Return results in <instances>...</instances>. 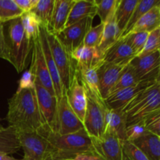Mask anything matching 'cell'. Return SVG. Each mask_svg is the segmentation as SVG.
I'll list each match as a JSON object with an SVG mask.
<instances>
[{
  "instance_id": "obj_1",
  "label": "cell",
  "mask_w": 160,
  "mask_h": 160,
  "mask_svg": "<svg viewBox=\"0 0 160 160\" xmlns=\"http://www.w3.org/2000/svg\"><path fill=\"white\" fill-rule=\"evenodd\" d=\"M6 120L9 123V126L13 127L17 132L40 134L45 130L34 88L16 92L8 100Z\"/></svg>"
},
{
  "instance_id": "obj_2",
  "label": "cell",
  "mask_w": 160,
  "mask_h": 160,
  "mask_svg": "<svg viewBox=\"0 0 160 160\" xmlns=\"http://www.w3.org/2000/svg\"><path fill=\"white\" fill-rule=\"evenodd\" d=\"M39 134L48 143L47 160H74L81 153L94 151L92 138L84 129L64 135L45 129Z\"/></svg>"
},
{
  "instance_id": "obj_3",
  "label": "cell",
  "mask_w": 160,
  "mask_h": 160,
  "mask_svg": "<svg viewBox=\"0 0 160 160\" xmlns=\"http://www.w3.org/2000/svg\"><path fill=\"white\" fill-rule=\"evenodd\" d=\"M6 23L7 24H3V28L7 48V61L20 73L28 66L33 41L27 38L20 18L14 19Z\"/></svg>"
},
{
  "instance_id": "obj_4",
  "label": "cell",
  "mask_w": 160,
  "mask_h": 160,
  "mask_svg": "<svg viewBox=\"0 0 160 160\" xmlns=\"http://www.w3.org/2000/svg\"><path fill=\"white\" fill-rule=\"evenodd\" d=\"M123 110L127 126L142 120L151 112L160 110V81L142 91Z\"/></svg>"
},
{
  "instance_id": "obj_5",
  "label": "cell",
  "mask_w": 160,
  "mask_h": 160,
  "mask_svg": "<svg viewBox=\"0 0 160 160\" xmlns=\"http://www.w3.org/2000/svg\"><path fill=\"white\" fill-rule=\"evenodd\" d=\"M46 37L65 93L75 75L76 63L72 59L71 55L62 46L56 34L48 31V28L46 30Z\"/></svg>"
},
{
  "instance_id": "obj_6",
  "label": "cell",
  "mask_w": 160,
  "mask_h": 160,
  "mask_svg": "<svg viewBox=\"0 0 160 160\" xmlns=\"http://www.w3.org/2000/svg\"><path fill=\"white\" fill-rule=\"evenodd\" d=\"M34 90L38 106L45 130L58 132V99L35 78Z\"/></svg>"
},
{
  "instance_id": "obj_7",
  "label": "cell",
  "mask_w": 160,
  "mask_h": 160,
  "mask_svg": "<svg viewBox=\"0 0 160 160\" xmlns=\"http://www.w3.org/2000/svg\"><path fill=\"white\" fill-rule=\"evenodd\" d=\"M105 102L98 101L88 95V104L83 125L90 138H98L106 133V112Z\"/></svg>"
},
{
  "instance_id": "obj_8",
  "label": "cell",
  "mask_w": 160,
  "mask_h": 160,
  "mask_svg": "<svg viewBox=\"0 0 160 160\" xmlns=\"http://www.w3.org/2000/svg\"><path fill=\"white\" fill-rule=\"evenodd\" d=\"M23 160H47L48 143L46 138L36 132H17Z\"/></svg>"
},
{
  "instance_id": "obj_9",
  "label": "cell",
  "mask_w": 160,
  "mask_h": 160,
  "mask_svg": "<svg viewBox=\"0 0 160 160\" xmlns=\"http://www.w3.org/2000/svg\"><path fill=\"white\" fill-rule=\"evenodd\" d=\"M140 82L160 81V51L145 56H136L130 62Z\"/></svg>"
},
{
  "instance_id": "obj_10",
  "label": "cell",
  "mask_w": 160,
  "mask_h": 160,
  "mask_svg": "<svg viewBox=\"0 0 160 160\" xmlns=\"http://www.w3.org/2000/svg\"><path fill=\"white\" fill-rule=\"evenodd\" d=\"M93 19V17H86L67 27L61 32L56 34L62 46L70 55L75 48L83 44L88 31L92 27Z\"/></svg>"
},
{
  "instance_id": "obj_11",
  "label": "cell",
  "mask_w": 160,
  "mask_h": 160,
  "mask_svg": "<svg viewBox=\"0 0 160 160\" xmlns=\"http://www.w3.org/2000/svg\"><path fill=\"white\" fill-rule=\"evenodd\" d=\"M29 69L34 73V77L38 80L41 84L46 90H48L52 95L56 96L52 81L49 72L47 68L46 62H45V59L44 57L43 52H42L38 38L33 41L31 66H30Z\"/></svg>"
},
{
  "instance_id": "obj_12",
  "label": "cell",
  "mask_w": 160,
  "mask_h": 160,
  "mask_svg": "<svg viewBox=\"0 0 160 160\" xmlns=\"http://www.w3.org/2000/svg\"><path fill=\"white\" fill-rule=\"evenodd\" d=\"M91 138L94 152L104 160H125L122 141L118 138L105 133L101 138Z\"/></svg>"
},
{
  "instance_id": "obj_13",
  "label": "cell",
  "mask_w": 160,
  "mask_h": 160,
  "mask_svg": "<svg viewBox=\"0 0 160 160\" xmlns=\"http://www.w3.org/2000/svg\"><path fill=\"white\" fill-rule=\"evenodd\" d=\"M84 129V125L67 102L64 94L58 101V132L59 134L76 133Z\"/></svg>"
},
{
  "instance_id": "obj_14",
  "label": "cell",
  "mask_w": 160,
  "mask_h": 160,
  "mask_svg": "<svg viewBox=\"0 0 160 160\" xmlns=\"http://www.w3.org/2000/svg\"><path fill=\"white\" fill-rule=\"evenodd\" d=\"M126 66L123 64L110 63L103 61L102 63L96 69L98 78V88L103 99L110 95L112 88L118 81Z\"/></svg>"
},
{
  "instance_id": "obj_15",
  "label": "cell",
  "mask_w": 160,
  "mask_h": 160,
  "mask_svg": "<svg viewBox=\"0 0 160 160\" xmlns=\"http://www.w3.org/2000/svg\"><path fill=\"white\" fill-rule=\"evenodd\" d=\"M67 102L74 113L83 123L88 104V95L85 88L81 84L75 73L70 87L65 92Z\"/></svg>"
},
{
  "instance_id": "obj_16",
  "label": "cell",
  "mask_w": 160,
  "mask_h": 160,
  "mask_svg": "<svg viewBox=\"0 0 160 160\" xmlns=\"http://www.w3.org/2000/svg\"><path fill=\"white\" fill-rule=\"evenodd\" d=\"M153 84L155 83L142 81L137 85L117 91L105 98V104L109 109H123L139 93Z\"/></svg>"
},
{
  "instance_id": "obj_17",
  "label": "cell",
  "mask_w": 160,
  "mask_h": 160,
  "mask_svg": "<svg viewBox=\"0 0 160 160\" xmlns=\"http://www.w3.org/2000/svg\"><path fill=\"white\" fill-rule=\"evenodd\" d=\"M46 30L47 28L43 26H40V33H39V42H40L41 47H42V52H43L44 57H45V62H46L47 68L49 72L50 77H51L52 81L53 88H54L56 96L58 101L62 98L64 95L63 87H62V82H61L60 77H59V72H58L56 66L55 64L53 58L52 56L51 51H50L49 45H48V41L46 37Z\"/></svg>"
},
{
  "instance_id": "obj_18",
  "label": "cell",
  "mask_w": 160,
  "mask_h": 160,
  "mask_svg": "<svg viewBox=\"0 0 160 160\" xmlns=\"http://www.w3.org/2000/svg\"><path fill=\"white\" fill-rule=\"evenodd\" d=\"M71 57L76 63V67L97 69L103 62V55L95 47L80 45L71 53Z\"/></svg>"
},
{
  "instance_id": "obj_19",
  "label": "cell",
  "mask_w": 160,
  "mask_h": 160,
  "mask_svg": "<svg viewBox=\"0 0 160 160\" xmlns=\"http://www.w3.org/2000/svg\"><path fill=\"white\" fill-rule=\"evenodd\" d=\"M136 57V54L123 38H120L103 54V61L114 64L128 65Z\"/></svg>"
},
{
  "instance_id": "obj_20",
  "label": "cell",
  "mask_w": 160,
  "mask_h": 160,
  "mask_svg": "<svg viewBox=\"0 0 160 160\" xmlns=\"http://www.w3.org/2000/svg\"><path fill=\"white\" fill-rule=\"evenodd\" d=\"M75 0H55L54 9L48 30L54 34H59L66 28L70 10Z\"/></svg>"
},
{
  "instance_id": "obj_21",
  "label": "cell",
  "mask_w": 160,
  "mask_h": 160,
  "mask_svg": "<svg viewBox=\"0 0 160 160\" xmlns=\"http://www.w3.org/2000/svg\"><path fill=\"white\" fill-rule=\"evenodd\" d=\"M126 117L123 109H109L106 112V133L121 141H126Z\"/></svg>"
},
{
  "instance_id": "obj_22",
  "label": "cell",
  "mask_w": 160,
  "mask_h": 160,
  "mask_svg": "<svg viewBox=\"0 0 160 160\" xmlns=\"http://www.w3.org/2000/svg\"><path fill=\"white\" fill-rule=\"evenodd\" d=\"M75 73L80 82L85 88L87 95L95 98L98 101H104L102 98L98 88V78L96 69L76 67Z\"/></svg>"
},
{
  "instance_id": "obj_23",
  "label": "cell",
  "mask_w": 160,
  "mask_h": 160,
  "mask_svg": "<svg viewBox=\"0 0 160 160\" xmlns=\"http://www.w3.org/2000/svg\"><path fill=\"white\" fill-rule=\"evenodd\" d=\"M149 160H160V137L147 132L131 142Z\"/></svg>"
},
{
  "instance_id": "obj_24",
  "label": "cell",
  "mask_w": 160,
  "mask_h": 160,
  "mask_svg": "<svg viewBox=\"0 0 160 160\" xmlns=\"http://www.w3.org/2000/svg\"><path fill=\"white\" fill-rule=\"evenodd\" d=\"M96 16L95 0H75V2L70 10L66 28L86 18L95 17Z\"/></svg>"
},
{
  "instance_id": "obj_25",
  "label": "cell",
  "mask_w": 160,
  "mask_h": 160,
  "mask_svg": "<svg viewBox=\"0 0 160 160\" xmlns=\"http://www.w3.org/2000/svg\"><path fill=\"white\" fill-rule=\"evenodd\" d=\"M159 27H160V5H157L141 17L131 28L129 33H150Z\"/></svg>"
},
{
  "instance_id": "obj_26",
  "label": "cell",
  "mask_w": 160,
  "mask_h": 160,
  "mask_svg": "<svg viewBox=\"0 0 160 160\" xmlns=\"http://www.w3.org/2000/svg\"><path fill=\"white\" fill-rule=\"evenodd\" d=\"M139 0H120L115 12V20L120 32V37L124 32L131 15Z\"/></svg>"
},
{
  "instance_id": "obj_27",
  "label": "cell",
  "mask_w": 160,
  "mask_h": 160,
  "mask_svg": "<svg viewBox=\"0 0 160 160\" xmlns=\"http://www.w3.org/2000/svg\"><path fill=\"white\" fill-rule=\"evenodd\" d=\"M20 149V145L15 128L12 126L4 128L0 131V153L11 155Z\"/></svg>"
},
{
  "instance_id": "obj_28",
  "label": "cell",
  "mask_w": 160,
  "mask_h": 160,
  "mask_svg": "<svg viewBox=\"0 0 160 160\" xmlns=\"http://www.w3.org/2000/svg\"><path fill=\"white\" fill-rule=\"evenodd\" d=\"M120 38V30L116 23L115 17H113L112 20L105 24L101 42L98 47V50L103 55L112 45H114L117 42Z\"/></svg>"
},
{
  "instance_id": "obj_29",
  "label": "cell",
  "mask_w": 160,
  "mask_h": 160,
  "mask_svg": "<svg viewBox=\"0 0 160 160\" xmlns=\"http://www.w3.org/2000/svg\"><path fill=\"white\" fill-rule=\"evenodd\" d=\"M55 0H38L31 12L36 16L41 26L48 28L54 9Z\"/></svg>"
},
{
  "instance_id": "obj_30",
  "label": "cell",
  "mask_w": 160,
  "mask_h": 160,
  "mask_svg": "<svg viewBox=\"0 0 160 160\" xmlns=\"http://www.w3.org/2000/svg\"><path fill=\"white\" fill-rule=\"evenodd\" d=\"M160 5V0H139L138 3L136 6L131 19L128 23L124 32L122 34L121 37H123L129 33L131 28L134 26L138 20L141 18L143 15H145L148 11H149L154 6ZM120 37V38H121Z\"/></svg>"
},
{
  "instance_id": "obj_31",
  "label": "cell",
  "mask_w": 160,
  "mask_h": 160,
  "mask_svg": "<svg viewBox=\"0 0 160 160\" xmlns=\"http://www.w3.org/2000/svg\"><path fill=\"white\" fill-rule=\"evenodd\" d=\"M27 38L31 41L38 38L40 33L41 23L32 12H23L20 17Z\"/></svg>"
},
{
  "instance_id": "obj_32",
  "label": "cell",
  "mask_w": 160,
  "mask_h": 160,
  "mask_svg": "<svg viewBox=\"0 0 160 160\" xmlns=\"http://www.w3.org/2000/svg\"><path fill=\"white\" fill-rule=\"evenodd\" d=\"M120 0H95L96 15L99 17L101 23L106 24L115 17V12Z\"/></svg>"
},
{
  "instance_id": "obj_33",
  "label": "cell",
  "mask_w": 160,
  "mask_h": 160,
  "mask_svg": "<svg viewBox=\"0 0 160 160\" xmlns=\"http://www.w3.org/2000/svg\"><path fill=\"white\" fill-rule=\"evenodd\" d=\"M23 12L18 7L14 0H0V22L7 23L14 19L20 18Z\"/></svg>"
},
{
  "instance_id": "obj_34",
  "label": "cell",
  "mask_w": 160,
  "mask_h": 160,
  "mask_svg": "<svg viewBox=\"0 0 160 160\" xmlns=\"http://www.w3.org/2000/svg\"><path fill=\"white\" fill-rule=\"evenodd\" d=\"M139 83H140V81H139L138 78L136 75L134 69L132 68V67L129 63L124 67L123 72H122L120 78H119L118 81H117L114 87L112 88L110 94L113 93L117 91L121 90V89L137 85Z\"/></svg>"
},
{
  "instance_id": "obj_35",
  "label": "cell",
  "mask_w": 160,
  "mask_h": 160,
  "mask_svg": "<svg viewBox=\"0 0 160 160\" xmlns=\"http://www.w3.org/2000/svg\"><path fill=\"white\" fill-rule=\"evenodd\" d=\"M148 34V32H131L121 38H123L129 44L137 56L143 50Z\"/></svg>"
},
{
  "instance_id": "obj_36",
  "label": "cell",
  "mask_w": 160,
  "mask_h": 160,
  "mask_svg": "<svg viewBox=\"0 0 160 160\" xmlns=\"http://www.w3.org/2000/svg\"><path fill=\"white\" fill-rule=\"evenodd\" d=\"M160 51V27L148 34L142 52L137 56H145Z\"/></svg>"
},
{
  "instance_id": "obj_37",
  "label": "cell",
  "mask_w": 160,
  "mask_h": 160,
  "mask_svg": "<svg viewBox=\"0 0 160 160\" xmlns=\"http://www.w3.org/2000/svg\"><path fill=\"white\" fill-rule=\"evenodd\" d=\"M104 28L105 24L102 23H100L95 27H92L88 31L82 45L85 46L98 48L101 42Z\"/></svg>"
},
{
  "instance_id": "obj_38",
  "label": "cell",
  "mask_w": 160,
  "mask_h": 160,
  "mask_svg": "<svg viewBox=\"0 0 160 160\" xmlns=\"http://www.w3.org/2000/svg\"><path fill=\"white\" fill-rule=\"evenodd\" d=\"M142 120L148 132L160 137V110L151 112Z\"/></svg>"
},
{
  "instance_id": "obj_39",
  "label": "cell",
  "mask_w": 160,
  "mask_h": 160,
  "mask_svg": "<svg viewBox=\"0 0 160 160\" xmlns=\"http://www.w3.org/2000/svg\"><path fill=\"white\" fill-rule=\"evenodd\" d=\"M147 132L148 131L145 129L143 120L131 123L128 125L126 128V141L133 142L146 134Z\"/></svg>"
},
{
  "instance_id": "obj_40",
  "label": "cell",
  "mask_w": 160,
  "mask_h": 160,
  "mask_svg": "<svg viewBox=\"0 0 160 160\" xmlns=\"http://www.w3.org/2000/svg\"><path fill=\"white\" fill-rule=\"evenodd\" d=\"M122 147L125 160H149L131 142L122 141Z\"/></svg>"
},
{
  "instance_id": "obj_41",
  "label": "cell",
  "mask_w": 160,
  "mask_h": 160,
  "mask_svg": "<svg viewBox=\"0 0 160 160\" xmlns=\"http://www.w3.org/2000/svg\"><path fill=\"white\" fill-rule=\"evenodd\" d=\"M34 81H35V77L30 69L24 71L19 81V85L17 92H20L23 89L34 88Z\"/></svg>"
},
{
  "instance_id": "obj_42",
  "label": "cell",
  "mask_w": 160,
  "mask_h": 160,
  "mask_svg": "<svg viewBox=\"0 0 160 160\" xmlns=\"http://www.w3.org/2000/svg\"><path fill=\"white\" fill-rule=\"evenodd\" d=\"M38 0H14L16 4L23 12H31L37 4Z\"/></svg>"
},
{
  "instance_id": "obj_43",
  "label": "cell",
  "mask_w": 160,
  "mask_h": 160,
  "mask_svg": "<svg viewBox=\"0 0 160 160\" xmlns=\"http://www.w3.org/2000/svg\"><path fill=\"white\" fill-rule=\"evenodd\" d=\"M0 58L7 60V48H6V40H5L4 35V28L3 23L0 25Z\"/></svg>"
},
{
  "instance_id": "obj_44",
  "label": "cell",
  "mask_w": 160,
  "mask_h": 160,
  "mask_svg": "<svg viewBox=\"0 0 160 160\" xmlns=\"http://www.w3.org/2000/svg\"><path fill=\"white\" fill-rule=\"evenodd\" d=\"M74 160H104L94 151H88L78 155Z\"/></svg>"
},
{
  "instance_id": "obj_45",
  "label": "cell",
  "mask_w": 160,
  "mask_h": 160,
  "mask_svg": "<svg viewBox=\"0 0 160 160\" xmlns=\"http://www.w3.org/2000/svg\"><path fill=\"white\" fill-rule=\"evenodd\" d=\"M0 160H23L22 159H15L14 157L11 156L10 155L5 154V153H0Z\"/></svg>"
},
{
  "instance_id": "obj_46",
  "label": "cell",
  "mask_w": 160,
  "mask_h": 160,
  "mask_svg": "<svg viewBox=\"0 0 160 160\" xmlns=\"http://www.w3.org/2000/svg\"><path fill=\"white\" fill-rule=\"evenodd\" d=\"M3 129H4V128H3V127L2 126L1 124H0V131H2Z\"/></svg>"
},
{
  "instance_id": "obj_47",
  "label": "cell",
  "mask_w": 160,
  "mask_h": 160,
  "mask_svg": "<svg viewBox=\"0 0 160 160\" xmlns=\"http://www.w3.org/2000/svg\"><path fill=\"white\" fill-rule=\"evenodd\" d=\"M2 24V23H1V22H0V25H1Z\"/></svg>"
}]
</instances>
